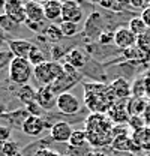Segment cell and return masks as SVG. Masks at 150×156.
<instances>
[{"label": "cell", "mask_w": 150, "mask_h": 156, "mask_svg": "<svg viewBox=\"0 0 150 156\" xmlns=\"http://www.w3.org/2000/svg\"><path fill=\"white\" fill-rule=\"evenodd\" d=\"M63 74V65L59 62H45L33 68V77L41 84V87L53 86Z\"/></svg>", "instance_id": "1"}, {"label": "cell", "mask_w": 150, "mask_h": 156, "mask_svg": "<svg viewBox=\"0 0 150 156\" xmlns=\"http://www.w3.org/2000/svg\"><path fill=\"white\" fill-rule=\"evenodd\" d=\"M33 75V66L27 58L14 57L9 63V80L20 87L26 86Z\"/></svg>", "instance_id": "2"}, {"label": "cell", "mask_w": 150, "mask_h": 156, "mask_svg": "<svg viewBox=\"0 0 150 156\" xmlns=\"http://www.w3.org/2000/svg\"><path fill=\"white\" fill-rule=\"evenodd\" d=\"M3 12L12 23L18 24H26L27 17H26V9H24V3H21L20 0H6Z\"/></svg>", "instance_id": "3"}, {"label": "cell", "mask_w": 150, "mask_h": 156, "mask_svg": "<svg viewBox=\"0 0 150 156\" xmlns=\"http://www.w3.org/2000/svg\"><path fill=\"white\" fill-rule=\"evenodd\" d=\"M57 110L63 114H77L80 110H81V102L78 101V98L74 96L72 93L66 92V93H62L57 96V104H56Z\"/></svg>", "instance_id": "4"}, {"label": "cell", "mask_w": 150, "mask_h": 156, "mask_svg": "<svg viewBox=\"0 0 150 156\" xmlns=\"http://www.w3.org/2000/svg\"><path fill=\"white\" fill-rule=\"evenodd\" d=\"M81 18H83V9H81V5L78 2L66 0L62 3V21L78 24Z\"/></svg>", "instance_id": "5"}, {"label": "cell", "mask_w": 150, "mask_h": 156, "mask_svg": "<svg viewBox=\"0 0 150 156\" xmlns=\"http://www.w3.org/2000/svg\"><path fill=\"white\" fill-rule=\"evenodd\" d=\"M36 102L42 110H51L57 104V95L51 86L39 87L36 90Z\"/></svg>", "instance_id": "6"}, {"label": "cell", "mask_w": 150, "mask_h": 156, "mask_svg": "<svg viewBox=\"0 0 150 156\" xmlns=\"http://www.w3.org/2000/svg\"><path fill=\"white\" fill-rule=\"evenodd\" d=\"M137 41H138V38L128 27H119L117 30H114V45L122 48L123 51L137 45Z\"/></svg>", "instance_id": "7"}, {"label": "cell", "mask_w": 150, "mask_h": 156, "mask_svg": "<svg viewBox=\"0 0 150 156\" xmlns=\"http://www.w3.org/2000/svg\"><path fill=\"white\" fill-rule=\"evenodd\" d=\"M8 45H9V51L14 57L29 58L30 51L35 44H32L30 41H26V39H11V41H8Z\"/></svg>", "instance_id": "8"}, {"label": "cell", "mask_w": 150, "mask_h": 156, "mask_svg": "<svg viewBox=\"0 0 150 156\" xmlns=\"http://www.w3.org/2000/svg\"><path fill=\"white\" fill-rule=\"evenodd\" d=\"M72 132H74L72 126L66 122H57L50 129V135L57 143H69Z\"/></svg>", "instance_id": "9"}, {"label": "cell", "mask_w": 150, "mask_h": 156, "mask_svg": "<svg viewBox=\"0 0 150 156\" xmlns=\"http://www.w3.org/2000/svg\"><path fill=\"white\" fill-rule=\"evenodd\" d=\"M44 129H45V122L42 120V117L29 116L23 122V132L29 136L41 135L44 132Z\"/></svg>", "instance_id": "10"}, {"label": "cell", "mask_w": 150, "mask_h": 156, "mask_svg": "<svg viewBox=\"0 0 150 156\" xmlns=\"http://www.w3.org/2000/svg\"><path fill=\"white\" fill-rule=\"evenodd\" d=\"M24 9H26V17H27V23L32 24H39L45 20L44 15V6L39 2H26L24 3Z\"/></svg>", "instance_id": "11"}, {"label": "cell", "mask_w": 150, "mask_h": 156, "mask_svg": "<svg viewBox=\"0 0 150 156\" xmlns=\"http://www.w3.org/2000/svg\"><path fill=\"white\" fill-rule=\"evenodd\" d=\"M112 95L116 99H128L131 98V84L125 80V78H116L110 84Z\"/></svg>", "instance_id": "12"}, {"label": "cell", "mask_w": 150, "mask_h": 156, "mask_svg": "<svg viewBox=\"0 0 150 156\" xmlns=\"http://www.w3.org/2000/svg\"><path fill=\"white\" fill-rule=\"evenodd\" d=\"M44 6V15L50 21H56L62 18V2L57 0H47L42 3Z\"/></svg>", "instance_id": "13"}, {"label": "cell", "mask_w": 150, "mask_h": 156, "mask_svg": "<svg viewBox=\"0 0 150 156\" xmlns=\"http://www.w3.org/2000/svg\"><path fill=\"white\" fill-rule=\"evenodd\" d=\"M149 101L146 98H129L128 104H126V110L129 113V116H140L141 113L146 111V108L149 107Z\"/></svg>", "instance_id": "14"}, {"label": "cell", "mask_w": 150, "mask_h": 156, "mask_svg": "<svg viewBox=\"0 0 150 156\" xmlns=\"http://www.w3.org/2000/svg\"><path fill=\"white\" fill-rule=\"evenodd\" d=\"M65 63L69 65V66H72L74 69L78 71V69H81V68L86 65V56L83 54L81 50L72 48L71 51H68V53L65 54Z\"/></svg>", "instance_id": "15"}, {"label": "cell", "mask_w": 150, "mask_h": 156, "mask_svg": "<svg viewBox=\"0 0 150 156\" xmlns=\"http://www.w3.org/2000/svg\"><path fill=\"white\" fill-rule=\"evenodd\" d=\"M123 56L128 60H135V62H149V48L134 45L131 48L123 51Z\"/></svg>", "instance_id": "16"}, {"label": "cell", "mask_w": 150, "mask_h": 156, "mask_svg": "<svg viewBox=\"0 0 150 156\" xmlns=\"http://www.w3.org/2000/svg\"><path fill=\"white\" fill-rule=\"evenodd\" d=\"M17 96H18L20 101H21V102L27 107V105H30V104L36 102V89H33L32 86L26 84V86L20 87Z\"/></svg>", "instance_id": "17"}, {"label": "cell", "mask_w": 150, "mask_h": 156, "mask_svg": "<svg viewBox=\"0 0 150 156\" xmlns=\"http://www.w3.org/2000/svg\"><path fill=\"white\" fill-rule=\"evenodd\" d=\"M108 116L111 120L117 122V123H125V122H129V119H131L128 110L125 107H120V105H116V104L108 110Z\"/></svg>", "instance_id": "18"}, {"label": "cell", "mask_w": 150, "mask_h": 156, "mask_svg": "<svg viewBox=\"0 0 150 156\" xmlns=\"http://www.w3.org/2000/svg\"><path fill=\"white\" fill-rule=\"evenodd\" d=\"M128 29L131 30L137 38H140V36L146 35V33H147V30H149V29H147V26H146V23L143 21L141 17H134V18H131Z\"/></svg>", "instance_id": "19"}, {"label": "cell", "mask_w": 150, "mask_h": 156, "mask_svg": "<svg viewBox=\"0 0 150 156\" xmlns=\"http://www.w3.org/2000/svg\"><path fill=\"white\" fill-rule=\"evenodd\" d=\"M27 60L30 62V65H32L33 68L42 65V63H45V62H48L47 57H45V53H44L38 45H33V48H32V51H30V56H29Z\"/></svg>", "instance_id": "20"}, {"label": "cell", "mask_w": 150, "mask_h": 156, "mask_svg": "<svg viewBox=\"0 0 150 156\" xmlns=\"http://www.w3.org/2000/svg\"><path fill=\"white\" fill-rule=\"evenodd\" d=\"M87 132L86 131H74L72 135H71V140H69V146L72 147H81L87 143Z\"/></svg>", "instance_id": "21"}, {"label": "cell", "mask_w": 150, "mask_h": 156, "mask_svg": "<svg viewBox=\"0 0 150 156\" xmlns=\"http://www.w3.org/2000/svg\"><path fill=\"white\" fill-rule=\"evenodd\" d=\"M131 96L132 98H144L146 96V84H144V78H138L134 81L131 86Z\"/></svg>", "instance_id": "22"}, {"label": "cell", "mask_w": 150, "mask_h": 156, "mask_svg": "<svg viewBox=\"0 0 150 156\" xmlns=\"http://www.w3.org/2000/svg\"><path fill=\"white\" fill-rule=\"evenodd\" d=\"M60 30H62V35L65 38H72L78 33V24L75 23H68V21H62L60 23Z\"/></svg>", "instance_id": "23"}, {"label": "cell", "mask_w": 150, "mask_h": 156, "mask_svg": "<svg viewBox=\"0 0 150 156\" xmlns=\"http://www.w3.org/2000/svg\"><path fill=\"white\" fill-rule=\"evenodd\" d=\"M45 36H47L48 41H51V42H59L60 39L63 38L60 27H57L56 24H50V26L45 29Z\"/></svg>", "instance_id": "24"}, {"label": "cell", "mask_w": 150, "mask_h": 156, "mask_svg": "<svg viewBox=\"0 0 150 156\" xmlns=\"http://www.w3.org/2000/svg\"><path fill=\"white\" fill-rule=\"evenodd\" d=\"M2 153L5 156H20L18 144L14 141H8V143L2 144Z\"/></svg>", "instance_id": "25"}, {"label": "cell", "mask_w": 150, "mask_h": 156, "mask_svg": "<svg viewBox=\"0 0 150 156\" xmlns=\"http://www.w3.org/2000/svg\"><path fill=\"white\" fill-rule=\"evenodd\" d=\"M15 26H17V24H15V23H12V21L8 18L5 14H3V15H0V27H2L3 30L11 32V30H14V27H15Z\"/></svg>", "instance_id": "26"}, {"label": "cell", "mask_w": 150, "mask_h": 156, "mask_svg": "<svg viewBox=\"0 0 150 156\" xmlns=\"http://www.w3.org/2000/svg\"><path fill=\"white\" fill-rule=\"evenodd\" d=\"M9 138H11V128H8L5 125H0V144L8 143Z\"/></svg>", "instance_id": "27"}, {"label": "cell", "mask_w": 150, "mask_h": 156, "mask_svg": "<svg viewBox=\"0 0 150 156\" xmlns=\"http://www.w3.org/2000/svg\"><path fill=\"white\" fill-rule=\"evenodd\" d=\"M99 42L101 44H111V42H114V32H102L99 35Z\"/></svg>", "instance_id": "28"}, {"label": "cell", "mask_w": 150, "mask_h": 156, "mask_svg": "<svg viewBox=\"0 0 150 156\" xmlns=\"http://www.w3.org/2000/svg\"><path fill=\"white\" fill-rule=\"evenodd\" d=\"M129 5H131L132 8H135V9H141V12H143L144 9H147L150 6V2H144V0H131Z\"/></svg>", "instance_id": "29"}, {"label": "cell", "mask_w": 150, "mask_h": 156, "mask_svg": "<svg viewBox=\"0 0 150 156\" xmlns=\"http://www.w3.org/2000/svg\"><path fill=\"white\" fill-rule=\"evenodd\" d=\"M27 111L30 113V116H36V117H41L42 114V108L38 105V102H33L30 105H27Z\"/></svg>", "instance_id": "30"}, {"label": "cell", "mask_w": 150, "mask_h": 156, "mask_svg": "<svg viewBox=\"0 0 150 156\" xmlns=\"http://www.w3.org/2000/svg\"><path fill=\"white\" fill-rule=\"evenodd\" d=\"M14 58V56L11 53H5V51H0V69L6 65L11 63V60Z\"/></svg>", "instance_id": "31"}, {"label": "cell", "mask_w": 150, "mask_h": 156, "mask_svg": "<svg viewBox=\"0 0 150 156\" xmlns=\"http://www.w3.org/2000/svg\"><path fill=\"white\" fill-rule=\"evenodd\" d=\"M35 156H60V155L57 152H54V150H51V149H39L35 153Z\"/></svg>", "instance_id": "32"}, {"label": "cell", "mask_w": 150, "mask_h": 156, "mask_svg": "<svg viewBox=\"0 0 150 156\" xmlns=\"http://www.w3.org/2000/svg\"><path fill=\"white\" fill-rule=\"evenodd\" d=\"M141 18H143V21H144V23H146L147 29L150 30V6L147 8V9H144V11L141 12Z\"/></svg>", "instance_id": "33"}, {"label": "cell", "mask_w": 150, "mask_h": 156, "mask_svg": "<svg viewBox=\"0 0 150 156\" xmlns=\"http://www.w3.org/2000/svg\"><path fill=\"white\" fill-rule=\"evenodd\" d=\"M144 84H146V96L149 98L150 101V77L144 78Z\"/></svg>", "instance_id": "34"}, {"label": "cell", "mask_w": 150, "mask_h": 156, "mask_svg": "<svg viewBox=\"0 0 150 156\" xmlns=\"http://www.w3.org/2000/svg\"><path fill=\"white\" fill-rule=\"evenodd\" d=\"M5 3H6L5 0H0V9H3V8H5Z\"/></svg>", "instance_id": "35"}, {"label": "cell", "mask_w": 150, "mask_h": 156, "mask_svg": "<svg viewBox=\"0 0 150 156\" xmlns=\"http://www.w3.org/2000/svg\"><path fill=\"white\" fill-rule=\"evenodd\" d=\"M95 156H107V155H102V153H95Z\"/></svg>", "instance_id": "36"}, {"label": "cell", "mask_w": 150, "mask_h": 156, "mask_svg": "<svg viewBox=\"0 0 150 156\" xmlns=\"http://www.w3.org/2000/svg\"><path fill=\"white\" fill-rule=\"evenodd\" d=\"M86 156H95V153H87Z\"/></svg>", "instance_id": "37"}, {"label": "cell", "mask_w": 150, "mask_h": 156, "mask_svg": "<svg viewBox=\"0 0 150 156\" xmlns=\"http://www.w3.org/2000/svg\"><path fill=\"white\" fill-rule=\"evenodd\" d=\"M149 62H150V47H149Z\"/></svg>", "instance_id": "38"}]
</instances>
